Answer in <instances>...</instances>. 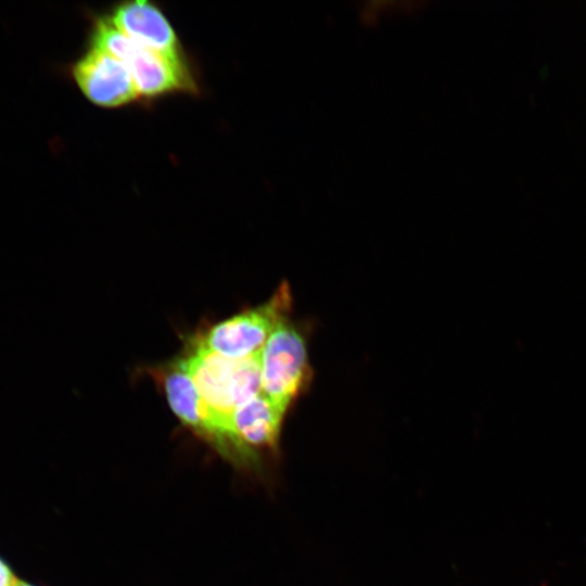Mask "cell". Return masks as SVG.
<instances>
[{
  "label": "cell",
  "mask_w": 586,
  "mask_h": 586,
  "mask_svg": "<svg viewBox=\"0 0 586 586\" xmlns=\"http://www.w3.org/2000/svg\"><path fill=\"white\" fill-rule=\"evenodd\" d=\"M163 386L171 410L179 420L208 443L220 456L232 464L245 469L243 455L220 433L204 405L183 359L171 364L163 371Z\"/></svg>",
  "instance_id": "cell-5"
},
{
  "label": "cell",
  "mask_w": 586,
  "mask_h": 586,
  "mask_svg": "<svg viewBox=\"0 0 586 586\" xmlns=\"http://www.w3.org/2000/svg\"><path fill=\"white\" fill-rule=\"evenodd\" d=\"M285 413L262 392L234 409L232 429L240 443L263 460V453L271 456L279 454Z\"/></svg>",
  "instance_id": "cell-8"
},
{
  "label": "cell",
  "mask_w": 586,
  "mask_h": 586,
  "mask_svg": "<svg viewBox=\"0 0 586 586\" xmlns=\"http://www.w3.org/2000/svg\"><path fill=\"white\" fill-rule=\"evenodd\" d=\"M259 361L263 393L288 411L313 378L306 328L283 319L265 343Z\"/></svg>",
  "instance_id": "cell-2"
},
{
  "label": "cell",
  "mask_w": 586,
  "mask_h": 586,
  "mask_svg": "<svg viewBox=\"0 0 586 586\" xmlns=\"http://www.w3.org/2000/svg\"><path fill=\"white\" fill-rule=\"evenodd\" d=\"M14 586H35V585H33V584H30V583H28V582H26L24 579L17 578Z\"/></svg>",
  "instance_id": "cell-10"
},
{
  "label": "cell",
  "mask_w": 586,
  "mask_h": 586,
  "mask_svg": "<svg viewBox=\"0 0 586 586\" xmlns=\"http://www.w3.org/2000/svg\"><path fill=\"white\" fill-rule=\"evenodd\" d=\"M72 75L81 92L100 106L125 105L140 95L127 66L93 47L74 63Z\"/></svg>",
  "instance_id": "cell-6"
},
{
  "label": "cell",
  "mask_w": 586,
  "mask_h": 586,
  "mask_svg": "<svg viewBox=\"0 0 586 586\" xmlns=\"http://www.w3.org/2000/svg\"><path fill=\"white\" fill-rule=\"evenodd\" d=\"M123 62L132 75L140 95L154 98L175 91H194V81L186 65L137 43L116 28L109 18H98L91 33V46Z\"/></svg>",
  "instance_id": "cell-3"
},
{
  "label": "cell",
  "mask_w": 586,
  "mask_h": 586,
  "mask_svg": "<svg viewBox=\"0 0 586 586\" xmlns=\"http://www.w3.org/2000/svg\"><path fill=\"white\" fill-rule=\"evenodd\" d=\"M183 362L217 429L254 468L262 470L263 460L240 443L231 422L237 407L263 392L259 355L230 359L194 344Z\"/></svg>",
  "instance_id": "cell-1"
},
{
  "label": "cell",
  "mask_w": 586,
  "mask_h": 586,
  "mask_svg": "<svg viewBox=\"0 0 586 586\" xmlns=\"http://www.w3.org/2000/svg\"><path fill=\"white\" fill-rule=\"evenodd\" d=\"M291 307V290L283 282L266 303L214 324L194 344L230 359L255 357Z\"/></svg>",
  "instance_id": "cell-4"
},
{
  "label": "cell",
  "mask_w": 586,
  "mask_h": 586,
  "mask_svg": "<svg viewBox=\"0 0 586 586\" xmlns=\"http://www.w3.org/2000/svg\"><path fill=\"white\" fill-rule=\"evenodd\" d=\"M109 21L137 43L186 65L179 40L162 11L148 1H128L116 7Z\"/></svg>",
  "instance_id": "cell-7"
},
{
  "label": "cell",
  "mask_w": 586,
  "mask_h": 586,
  "mask_svg": "<svg viewBox=\"0 0 586 586\" xmlns=\"http://www.w3.org/2000/svg\"><path fill=\"white\" fill-rule=\"evenodd\" d=\"M16 579L9 564L0 558V586H14Z\"/></svg>",
  "instance_id": "cell-9"
}]
</instances>
